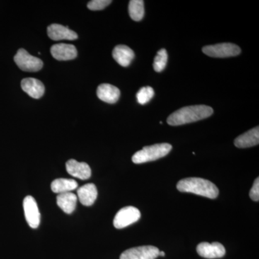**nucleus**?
Returning a JSON list of instances; mask_svg holds the SVG:
<instances>
[{
    "label": "nucleus",
    "instance_id": "f257e3e1",
    "mask_svg": "<svg viewBox=\"0 0 259 259\" xmlns=\"http://www.w3.org/2000/svg\"><path fill=\"white\" fill-rule=\"evenodd\" d=\"M213 114L212 107L207 105H193L182 107L173 112L167 118V123L172 126H178L197 122L209 117Z\"/></svg>",
    "mask_w": 259,
    "mask_h": 259
},
{
    "label": "nucleus",
    "instance_id": "f03ea898",
    "mask_svg": "<svg viewBox=\"0 0 259 259\" xmlns=\"http://www.w3.org/2000/svg\"><path fill=\"white\" fill-rule=\"evenodd\" d=\"M177 190L182 192L193 193L209 199L217 198L219 190L210 181L197 177H190L180 180Z\"/></svg>",
    "mask_w": 259,
    "mask_h": 259
},
{
    "label": "nucleus",
    "instance_id": "7ed1b4c3",
    "mask_svg": "<svg viewBox=\"0 0 259 259\" xmlns=\"http://www.w3.org/2000/svg\"><path fill=\"white\" fill-rule=\"evenodd\" d=\"M171 149V145L166 143L146 146L141 151L135 153L133 156L132 161L136 164L156 161L166 156Z\"/></svg>",
    "mask_w": 259,
    "mask_h": 259
},
{
    "label": "nucleus",
    "instance_id": "20e7f679",
    "mask_svg": "<svg viewBox=\"0 0 259 259\" xmlns=\"http://www.w3.org/2000/svg\"><path fill=\"white\" fill-rule=\"evenodd\" d=\"M14 61L20 69L28 72L40 71L44 66L41 59L30 55L28 51L23 49H19L15 56Z\"/></svg>",
    "mask_w": 259,
    "mask_h": 259
},
{
    "label": "nucleus",
    "instance_id": "39448f33",
    "mask_svg": "<svg viewBox=\"0 0 259 259\" xmlns=\"http://www.w3.org/2000/svg\"><path fill=\"white\" fill-rule=\"evenodd\" d=\"M241 51V49L238 46L230 42L207 46L202 49V52L204 54L213 58L233 57L239 55Z\"/></svg>",
    "mask_w": 259,
    "mask_h": 259
},
{
    "label": "nucleus",
    "instance_id": "423d86ee",
    "mask_svg": "<svg viewBox=\"0 0 259 259\" xmlns=\"http://www.w3.org/2000/svg\"><path fill=\"white\" fill-rule=\"evenodd\" d=\"M141 218L139 209L133 206H127L120 209L114 218L113 225L117 229H122L137 222Z\"/></svg>",
    "mask_w": 259,
    "mask_h": 259
},
{
    "label": "nucleus",
    "instance_id": "0eeeda50",
    "mask_svg": "<svg viewBox=\"0 0 259 259\" xmlns=\"http://www.w3.org/2000/svg\"><path fill=\"white\" fill-rule=\"evenodd\" d=\"M160 250L153 245L135 247L125 250L120 259H156Z\"/></svg>",
    "mask_w": 259,
    "mask_h": 259
},
{
    "label": "nucleus",
    "instance_id": "6e6552de",
    "mask_svg": "<svg viewBox=\"0 0 259 259\" xmlns=\"http://www.w3.org/2000/svg\"><path fill=\"white\" fill-rule=\"evenodd\" d=\"M25 219L30 228L35 229L40 223V214L36 201L32 196H27L23 200Z\"/></svg>",
    "mask_w": 259,
    "mask_h": 259
},
{
    "label": "nucleus",
    "instance_id": "1a4fd4ad",
    "mask_svg": "<svg viewBox=\"0 0 259 259\" xmlns=\"http://www.w3.org/2000/svg\"><path fill=\"white\" fill-rule=\"evenodd\" d=\"M197 251L200 256L209 259L222 258L226 255V252L225 247L218 242L212 243L203 242L199 243L197 247Z\"/></svg>",
    "mask_w": 259,
    "mask_h": 259
},
{
    "label": "nucleus",
    "instance_id": "9d476101",
    "mask_svg": "<svg viewBox=\"0 0 259 259\" xmlns=\"http://www.w3.org/2000/svg\"><path fill=\"white\" fill-rule=\"evenodd\" d=\"M47 33L53 40H74L78 38L76 32L70 30L69 27L64 26L59 24H52L49 25L47 28Z\"/></svg>",
    "mask_w": 259,
    "mask_h": 259
},
{
    "label": "nucleus",
    "instance_id": "9b49d317",
    "mask_svg": "<svg viewBox=\"0 0 259 259\" xmlns=\"http://www.w3.org/2000/svg\"><path fill=\"white\" fill-rule=\"evenodd\" d=\"M51 55L58 61H69L76 59L77 50L71 44H55L51 48Z\"/></svg>",
    "mask_w": 259,
    "mask_h": 259
},
{
    "label": "nucleus",
    "instance_id": "f8f14e48",
    "mask_svg": "<svg viewBox=\"0 0 259 259\" xmlns=\"http://www.w3.org/2000/svg\"><path fill=\"white\" fill-rule=\"evenodd\" d=\"M66 171L71 176L80 180H88L91 177V168L84 162H78L74 159H70L66 162Z\"/></svg>",
    "mask_w": 259,
    "mask_h": 259
},
{
    "label": "nucleus",
    "instance_id": "ddd939ff",
    "mask_svg": "<svg viewBox=\"0 0 259 259\" xmlns=\"http://www.w3.org/2000/svg\"><path fill=\"white\" fill-rule=\"evenodd\" d=\"M21 88L25 93L34 99L40 98L45 93L44 83L35 78H25L22 80Z\"/></svg>",
    "mask_w": 259,
    "mask_h": 259
},
{
    "label": "nucleus",
    "instance_id": "4468645a",
    "mask_svg": "<svg viewBox=\"0 0 259 259\" xmlns=\"http://www.w3.org/2000/svg\"><path fill=\"white\" fill-rule=\"evenodd\" d=\"M97 95L102 101L109 104H114L118 101L120 92L118 88L113 85L110 83H102L97 88Z\"/></svg>",
    "mask_w": 259,
    "mask_h": 259
},
{
    "label": "nucleus",
    "instance_id": "2eb2a0df",
    "mask_svg": "<svg viewBox=\"0 0 259 259\" xmlns=\"http://www.w3.org/2000/svg\"><path fill=\"white\" fill-rule=\"evenodd\" d=\"M259 144V127L247 131L246 133L241 135L236 138L234 141L235 146L237 148H250L252 146H257Z\"/></svg>",
    "mask_w": 259,
    "mask_h": 259
},
{
    "label": "nucleus",
    "instance_id": "dca6fc26",
    "mask_svg": "<svg viewBox=\"0 0 259 259\" xmlns=\"http://www.w3.org/2000/svg\"><path fill=\"white\" fill-rule=\"evenodd\" d=\"M112 57L117 64L123 67H127L134 60L135 54L134 51L127 46L118 45L112 51Z\"/></svg>",
    "mask_w": 259,
    "mask_h": 259
},
{
    "label": "nucleus",
    "instance_id": "f3484780",
    "mask_svg": "<svg viewBox=\"0 0 259 259\" xmlns=\"http://www.w3.org/2000/svg\"><path fill=\"white\" fill-rule=\"evenodd\" d=\"M77 195L80 202L84 206H91L95 203L97 197L96 186L93 183L80 187L77 190Z\"/></svg>",
    "mask_w": 259,
    "mask_h": 259
},
{
    "label": "nucleus",
    "instance_id": "a211bd4d",
    "mask_svg": "<svg viewBox=\"0 0 259 259\" xmlns=\"http://www.w3.org/2000/svg\"><path fill=\"white\" fill-rule=\"evenodd\" d=\"M57 204L66 214H71L76 209L77 197L71 192L59 194L57 196Z\"/></svg>",
    "mask_w": 259,
    "mask_h": 259
},
{
    "label": "nucleus",
    "instance_id": "6ab92c4d",
    "mask_svg": "<svg viewBox=\"0 0 259 259\" xmlns=\"http://www.w3.org/2000/svg\"><path fill=\"white\" fill-rule=\"evenodd\" d=\"M51 187V190L54 193L63 194L71 192V191L76 190L77 188L78 184L74 180L57 179V180L53 181Z\"/></svg>",
    "mask_w": 259,
    "mask_h": 259
},
{
    "label": "nucleus",
    "instance_id": "aec40b11",
    "mask_svg": "<svg viewBox=\"0 0 259 259\" xmlns=\"http://www.w3.org/2000/svg\"><path fill=\"white\" fill-rule=\"evenodd\" d=\"M129 15L135 21H141L145 14L144 2L143 0H131L128 6Z\"/></svg>",
    "mask_w": 259,
    "mask_h": 259
},
{
    "label": "nucleus",
    "instance_id": "412c9836",
    "mask_svg": "<svg viewBox=\"0 0 259 259\" xmlns=\"http://www.w3.org/2000/svg\"><path fill=\"white\" fill-rule=\"evenodd\" d=\"M167 61H168V54L166 49H162L158 51L157 55L155 57L153 61V69L156 72H161L166 67Z\"/></svg>",
    "mask_w": 259,
    "mask_h": 259
},
{
    "label": "nucleus",
    "instance_id": "4be33fe9",
    "mask_svg": "<svg viewBox=\"0 0 259 259\" xmlns=\"http://www.w3.org/2000/svg\"><path fill=\"white\" fill-rule=\"evenodd\" d=\"M154 96V91L151 87L141 88L136 95L138 102L141 105H146Z\"/></svg>",
    "mask_w": 259,
    "mask_h": 259
},
{
    "label": "nucleus",
    "instance_id": "5701e85b",
    "mask_svg": "<svg viewBox=\"0 0 259 259\" xmlns=\"http://www.w3.org/2000/svg\"><path fill=\"white\" fill-rule=\"evenodd\" d=\"M112 3L111 0H93L88 4V9L97 11L105 9L106 7Z\"/></svg>",
    "mask_w": 259,
    "mask_h": 259
},
{
    "label": "nucleus",
    "instance_id": "b1692460",
    "mask_svg": "<svg viewBox=\"0 0 259 259\" xmlns=\"http://www.w3.org/2000/svg\"><path fill=\"white\" fill-rule=\"evenodd\" d=\"M249 196L254 202L259 201V179L257 178L253 183V187L250 191Z\"/></svg>",
    "mask_w": 259,
    "mask_h": 259
},
{
    "label": "nucleus",
    "instance_id": "393cba45",
    "mask_svg": "<svg viewBox=\"0 0 259 259\" xmlns=\"http://www.w3.org/2000/svg\"><path fill=\"white\" fill-rule=\"evenodd\" d=\"M158 255H161V256H164L165 253L163 251H159V253H158Z\"/></svg>",
    "mask_w": 259,
    "mask_h": 259
}]
</instances>
